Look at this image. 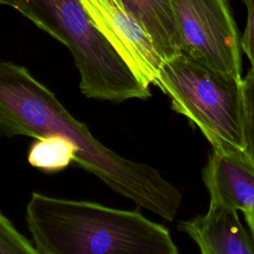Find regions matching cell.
<instances>
[{"mask_svg":"<svg viewBox=\"0 0 254 254\" xmlns=\"http://www.w3.org/2000/svg\"><path fill=\"white\" fill-rule=\"evenodd\" d=\"M209 205L254 212V169L237 152L212 149L202 170Z\"/></svg>","mask_w":254,"mask_h":254,"instance_id":"7","label":"cell"},{"mask_svg":"<svg viewBox=\"0 0 254 254\" xmlns=\"http://www.w3.org/2000/svg\"><path fill=\"white\" fill-rule=\"evenodd\" d=\"M243 216L247 223L249 233L254 241V212H245L243 213Z\"/></svg>","mask_w":254,"mask_h":254,"instance_id":"13","label":"cell"},{"mask_svg":"<svg viewBox=\"0 0 254 254\" xmlns=\"http://www.w3.org/2000/svg\"><path fill=\"white\" fill-rule=\"evenodd\" d=\"M76 156L74 144L59 136L36 139L28 153V162L35 168L54 173L65 169Z\"/></svg>","mask_w":254,"mask_h":254,"instance_id":"9","label":"cell"},{"mask_svg":"<svg viewBox=\"0 0 254 254\" xmlns=\"http://www.w3.org/2000/svg\"><path fill=\"white\" fill-rule=\"evenodd\" d=\"M95 28L134 75L147 86H157L164 63L151 37L123 9L107 0H79Z\"/></svg>","mask_w":254,"mask_h":254,"instance_id":"6","label":"cell"},{"mask_svg":"<svg viewBox=\"0 0 254 254\" xmlns=\"http://www.w3.org/2000/svg\"><path fill=\"white\" fill-rule=\"evenodd\" d=\"M123 10L149 34L164 60L182 51L181 36L170 0H121Z\"/></svg>","mask_w":254,"mask_h":254,"instance_id":"8","label":"cell"},{"mask_svg":"<svg viewBox=\"0 0 254 254\" xmlns=\"http://www.w3.org/2000/svg\"><path fill=\"white\" fill-rule=\"evenodd\" d=\"M1 5H2V3H1V2H0V6H1Z\"/></svg>","mask_w":254,"mask_h":254,"instance_id":"15","label":"cell"},{"mask_svg":"<svg viewBox=\"0 0 254 254\" xmlns=\"http://www.w3.org/2000/svg\"><path fill=\"white\" fill-rule=\"evenodd\" d=\"M26 221L41 254H179L170 231L138 211L34 192Z\"/></svg>","mask_w":254,"mask_h":254,"instance_id":"2","label":"cell"},{"mask_svg":"<svg viewBox=\"0 0 254 254\" xmlns=\"http://www.w3.org/2000/svg\"><path fill=\"white\" fill-rule=\"evenodd\" d=\"M247 8V22L240 40L241 49L250 62V71L254 73V0H244Z\"/></svg>","mask_w":254,"mask_h":254,"instance_id":"12","label":"cell"},{"mask_svg":"<svg viewBox=\"0 0 254 254\" xmlns=\"http://www.w3.org/2000/svg\"><path fill=\"white\" fill-rule=\"evenodd\" d=\"M64 45L80 75L87 98L120 103L147 99L150 86L140 81L95 28L79 0H0Z\"/></svg>","mask_w":254,"mask_h":254,"instance_id":"3","label":"cell"},{"mask_svg":"<svg viewBox=\"0 0 254 254\" xmlns=\"http://www.w3.org/2000/svg\"><path fill=\"white\" fill-rule=\"evenodd\" d=\"M0 134L67 139L76 147L73 162L113 191L167 220L177 215L182 194L158 170L100 143L28 68L4 61H0Z\"/></svg>","mask_w":254,"mask_h":254,"instance_id":"1","label":"cell"},{"mask_svg":"<svg viewBox=\"0 0 254 254\" xmlns=\"http://www.w3.org/2000/svg\"><path fill=\"white\" fill-rule=\"evenodd\" d=\"M0 254H41L2 213H0Z\"/></svg>","mask_w":254,"mask_h":254,"instance_id":"11","label":"cell"},{"mask_svg":"<svg viewBox=\"0 0 254 254\" xmlns=\"http://www.w3.org/2000/svg\"><path fill=\"white\" fill-rule=\"evenodd\" d=\"M107 1H109L110 3H112V4L116 5L117 7L121 8V9H123V6H122V2H121V0H107Z\"/></svg>","mask_w":254,"mask_h":254,"instance_id":"14","label":"cell"},{"mask_svg":"<svg viewBox=\"0 0 254 254\" xmlns=\"http://www.w3.org/2000/svg\"><path fill=\"white\" fill-rule=\"evenodd\" d=\"M157 86L172 108L197 127L212 149L243 150V78L183 52L164 61Z\"/></svg>","mask_w":254,"mask_h":254,"instance_id":"4","label":"cell"},{"mask_svg":"<svg viewBox=\"0 0 254 254\" xmlns=\"http://www.w3.org/2000/svg\"><path fill=\"white\" fill-rule=\"evenodd\" d=\"M183 53L241 76V44L226 0H170Z\"/></svg>","mask_w":254,"mask_h":254,"instance_id":"5","label":"cell"},{"mask_svg":"<svg viewBox=\"0 0 254 254\" xmlns=\"http://www.w3.org/2000/svg\"><path fill=\"white\" fill-rule=\"evenodd\" d=\"M243 150L240 156L254 169V73L243 78Z\"/></svg>","mask_w":254,"mask_h":254,"instance_id":"10","label":"cell"}]
</instances>
